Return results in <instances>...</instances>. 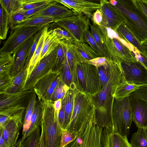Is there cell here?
<instances>
[{
    "mask_svg": "<svg viewBox=\"0 0 147 147\" xmlns=\"http://www.w3.org/2000/svg\"><path fill=\"white\" fill-rule=\"evenodd\" d=\"M66 102L65 96L62 99V106L58 114V121L60 125L63 129L65 117V106Z\"/></svg>",
    "mask_w": 147,
    "mask_h": 147,
    "instance_id": "obj_44",
    "label": "cell"
},
{
    "mask_svg": "<svg viewBox=\"0 0 147 147\" xmlns=\"http://www.w3.org/2000/svg\"><path fill=\"white\" fill-rule=\"evenodd\" d=\"M62 68V81L65 84H69L71 81V77L70 68L65 56Z\"/></svg>",
    "mask_w": 147,
    "mask_h": 147,
    "instance_id": "obj_43",
    "label": "cell"
},
{
    "mask_svg": "<svg viewBox=\"0 0 147 147\" xmlns=\"http://www.w3.org/2000/svg\"><path fill=\"white\" fill-rule=\"evenodd\" d=\"M100 80L102 83L103 85L107 84L109 80V78L106 76L104 77H100Z\"/></svg>",
    "mask_w": 147,
    "mask_h": 147,
    "instance_id": "obj_58",
    "label": "cell"
},
{
    "mask_svg": "<svg viewBox=\"0 0 147 147\" xmlns=\"http://www.w3.org/2000/svg\"><path fill=\"white\" fill-rule=\"evenodd\" d=\"M44 28L40 30L34 35L33 41L31 47L30 51L26 60L24 67L28 68L30 61L35 52L39 40L43 33Z\"/></svg>",
    "mask_w": 147,
    "mask_h": 147,
    "instance_id": "obj_39",
    "label": "cell"
},
{
    "mask_svg": "<svg viewBox=\"0 0 147 147\" xmlns=\"http://www.w3.org/2000/svg\"><path fill=\"white\" fill-rule=\"evenodd\" d=\"M116 32L121 37L137 49L141 54L147 57L145 48L128 28L124 22L120 25Z\"/></svg>",
    "mask_w": 147,
    "mask_h": 147,
    "instance_id": "obj_18",
    "label": "cell"
},
{
    "mask_svg": "<svg viewBox=\"0 0 147 147\" xmlns=\"http://www.w3.org/2000/svg\"><path fill=\"white\" fill-rule=\"evenodd\" d=\"M132 52L134 57L137 61L142 64L147 69V57L141 54L135 48L134 51Z\"/></svg>",
    "mask_w": 147,
    "mask_h": 147,
    "instance_id": "obj_45",
    "label": "cell"
},
{
    "mask_svg": "<svg viewBox=\"0 0 147 147\" xmlns=\"http://www.w3.org/2000/svg\"><path fill=\"white\" fill-rule=\"evenodd\" d=\"M55 33L52 32L48 36L44 43L41 51L40 61L51 53L57 47L60 42Z\"/></svg>",
    "mask_w": 147,
    "mask_h": 147,
    "instance_id": "obj_25",
    "label": "cell"
},
{
    "mask_svg": "<svg viewBox=\"0 0 147 147\" xmlns=\"http://www.w3.org/2000/svg\"><path fill=\"white\" fill-rule=\"evenodd\" d=\"M8 14L2 3L0 2V38L4 40L7 38L9 29Z\"/></svg>",
    "mask_w": 147,
    "mask_h": 147,
    "instance_id": "obj_29",
    "label": "cell"
},
{
    "mask_svg": "<svg viewBox=\"0 0 147 147\" xmlns=\"http://www.w3.org/2000/svg\"><path fill=\"white\" fill-rule=\"evenodd\" d=\"M35 93L33 88L17 93L0 94V115L14 121L20 130L28 106Z\"/></svg>",
    "mask_w": 147,
    "mask_h": 147,
    "instance_id": "obj_1",
    "label": "cell"
},
{
    "mask_svg": "<svg viewBox=\"0 0 147 147\" xmlns=\"http://www.w3.org/2000/svg\"><path fill=\"white\" fill-rule=\"evenodd\" d=\"M20 129L16 123L11 119L3 128V136L9 147H14L19 135Z\"/></svg>",
    "mask_w": 147,
    "mask_h": 147,
    "instance_id": "obj_19",
    "label": "cell"
},
{
    "mask_svg": "<svg viewBox=\"0 0 147 147\" xmlns=\"http://www.w3.org/2000/svg\"><path fill=\"white\" fill-rule=\"evenodd\" d=\"M60 71H51L35 84L33 88L39 100L44 98L51 100L55 90L51 87L52 84Z\"/></svg>",
    "mask_w": 147,
    "mask_h": 147,
    "instance_id": "obj_15",
    "label": "cell"
},
{
    "mask_svg": "<svg viewBox=\"0 0 147 147\" xmlns=\"http://www.w3.org/2000/svg\"><path fill=\"white\" fill-rule=\"evenodd\" d=\"M131 147H147V134L146 128H138L133 134L130 141Z\"/></svg>",
    "mask_w": 147,
    "mask_h": 147,
    "instance_id": "obj_26",
    "label": "cell"
},
{
    "mask_svg": "<svg viewBox=\"0 0 147 147\" xmlns=\"http://www.w3.org/2000/svg\"><path fill=\"white\" fill-rule=\"evenodd\" d=\"M46 26L21 27L11 30L0 49V57L12 55L28 39Z\"/></svg>",
    "mask_w": 147,
    "mask_h": 147,
    "instance_id": "obj_6",
    "label": "cell"
},
{
    "mask_svg": "<svg viewBox=\"0 0 147 147\" xmlns=\"http://www.w3.org/2000/svg\"><path fill=\"white\" fill-rule=\"evenodd\" d=\"M41 132L38 147H45V137L44 130L42 127L41 126Z\"/></svg>",
    "mask_w": 147,
    "mask_h": 147,
    "instance_id": "obj_54",
    "label": "cell"
},
{
    "mask_svg": "<svg viewBox=\"0 0 147 147\" xmlns=\"http://www.w3.org/2000/svg\"><path fill=\"white\" fill-rule=\"evenodd\" d=\"M57 21V20L53 18L46 17L28 18L25 21L15 25L11 28V29L13 30L16 28L21 27L45 26L50 23L55 22Z\"/></svg>",
    "mask_w": 147,
    "mask_h": 147,
    "instance_id": "obj_22",
    "label": "cell"
},
{
    "mask_svg": "<svg viewBox=\"0 0 147 147\" xmlns=\"http://www.w3.org/2000/svg\"><path fill=\"white\" fill-rule=\"evenodd\" d=\"M51 32L52 30H48V25L44 27L43 33L39 40L35 52L30 61L28 67L26 80L40 61L41 53L44 43L48 36Z\"/></svg>",
    "mask_w": 147,
    "mask_h": 147,
    "instance_id": "obj_20",
    "label": "cell"
},
{
    "mask_svg": "<svg viewBox=\"0 0 147 147\" xmlns=\"http://www.w3.org/2000/svg\"><path fill=\"white\" fill-rule=\"evenodd\" d=\"M83 40L84 42L88 44L95 52L102 57L98 47L89 29L87 30L84 32Z\"/></svg>",
    "mask_w": 147,
    "mask_h": 147,
    "instance_id": "obj_40",
    "label": "cell"
},
{
    "mask_svg": "<svg viewBox=\"0 0 147 147\" xmlns=\"http://www.w3.org/2000/svg\"><path fill=\"white\" fill-rule=\"evenodd\" d=\"M144 48H145V50L146 51V53H147V48H144Z\"/></svg>",
    "mask_w": 147,
    "mask_h": 147,
    "instance_id": "obj_61",
    "label": "cell"
},
{
    "mask_svg": "<svg viewBox=\"0 0 147 147\" xmlns=\"http://www.w3.org/2000/svg\"><path fill=\"white\" fill-rule=\"evenodd\" d=\"M13 77L11 75L0 76V94L5 93L11 85Z\"/></svg>",
    "mask_w": 147,
    "mask_h": 147,
    "instance_id": "obj_42",
    "label": "cell"
},
{
    "mask_svg": "<svg viewBox=\"0 0 147 147\" xmlns=\"http://www.w3.org/2000/svg\"><path fill=\"white\" fill-rule=\"evenodd\" d=\"M28 18L23 12L20 10L8 15L9 27L11 28L15 25L25 21Z\"/></svg>",
    "mask_w": 147,
    "mask_h": 147,
    "instance_id": "obj_33",
    "label": "cell"
},
{
    "mask_svg": "<svg viewBox=\"0 0 147 147\" xmlns=\"http://www.w3.org/2000/svg\"><path fill=\"white\" fill-rule=\"evenodd\" d=\"M113 6L124 20L128 28L140 42L147 43V17L132 0H118Z\"/></svg>",
    "mask_w": 147,
    "mask_h": 147,
    "instance_id": "obj_2",
    "label": "cell"
},
{
    "mask_svg": "<svg viewBox=\"0 0 147 147\" xmlns=\"http://www.w3.org/2000/svg\"><path fill=\"white\" fill-rule=\"evenodd\" d=\"M100 147H131L127 137L117 132L115 129L103 128L101 135Z\"/></svg>",
    "mask_w": 147,
    "mask_h": 147,
    "instance_id": "obj_13",
    "label": "cell"
},
{
    "mask_svg": "<svg viewBox=\"0 0 147 147\" xmlns=\"http://www.w3.org/2000/svg\"><path fill=\"white\" fill-rule=\"evenodd\" d=\"M134 3L147 17V0H132Z\"/></svg>",
    "mask_w": 147,
    "mask_h": 147,
    "instance_id": "obj_47",
    "label": "cell"
},
{
    "mask_svg": "<svg viewBox=\"0 0 147 147\" xmlns=\"http://www.w3.org/2000/svg\"><path fill=\"white\" fill-rule=\"evenodd\" d=\"M55 33L58 38L60 40H65L72 43L75 42L72 36L67 31L60 27L56 28L52 30Z\"/></svg>",
    "mask_w": 147,
    "mask_h": 147,
    "instance_id": "obj_41",
    "label": "cell"
},
{
    "mask_svg": "<svg viewBox=\"0 0 147 147\" xmlns=\"http://www.w3.org/2000/svg\"><path fill=\"white\" fill-rule=\"evenodd\" d=\"M102 34L105 57L113 61H138L132 52L119 39L118 33L111 28L98 26Z\"/></svg>",
    "mask_w": 147,
    "mask_h": 147,
    "instance_id": "obj_4",
    "label": "cell"
},
{
    "mask_svg": "<svg viewBox=\"0 0 147 147\" xmlns=\"http://www.w3.org/2000/svg\"><path fill=\"white\" fill-rule=\"evenodd\" d=\"M54 23L68 32L74 38L75 42H84V34L89 29L90 23L89 17L83 13L60 19Z\"/></svg>",
    "mask_w": 147,
    "mask_h": 147,
    "instance_id": "obj_7",
    "label": "cell"
},
{
    "mask_svg": "<svg viewBox=\"0 0 147 147\" xmlns=\"http://www.w3.org/2000/svg\"><path fill=\"white\" fill-rule=\"evenodd\" d=\"M3 128H0V147H9L5 142L3 136Z\"/></svg>",
    "mask_w": 147,
    "mask_h": 147,
    "instance_id": "obj_53",
    "label": "cell"
},
{
    "mask_svg": "<svg viewBox=\"0 0 147 147\" xmlns=\"http://www.w3.org/2000/svg\"><path fill=\"white\" fill-rule=\"evenodd\" d=\"M40 126H38L26 138L23 142V147H38L41 135Z\"/></svg>",
    "mask_w": 147,
    "mask_h": 147,
    "instance_id": "obj_32",
    "label": "cell"
},
{
    "mask_svg": "<svg viewBox=\"0 0 147 147\" xmlns=\"http://www.w3.org/2000/svg\"><path fill=\"white\" fill-rule=\"evenodd\" d=\"M55 1L76 13L85 14L91 19L94 13L100 8V3L88 0H56Z\"/></svg>",
    "mask_w": 147,
    "mask_h": 147,
    "instance_id": "obj_11",
    "label": "cell"
},
{
    "mask_svg": "<svg viewBox=\"0 0 147 147\" xmlns=\"http://www.w3.org/2000/svg\"><path fill=\"white\" fill-rule=\"evenodd\" d=\"M65 57V55L63 45L60 42L58 46L55 63L52 69L53 71H60L62 68Z\"/></svg>",
    "mask_w": 147,
    "mask_h": 147,
    "instance_id": "obj_34",
    "label": "cell"
},
{
    "mask_svg": "<svg viewBox=\"0 0 147 147\" xmlns=\"http://www.w3.org/2000/svg\"><path fill=\"white\" fill-rule=\"evenodd\" d=\"M0 115V128H4L11 119L7 116L1 115Z\"/></svg>",
    "mask_w": 147,
    "mask_h": 147,
    "instance_id": "obj_51",
    "label": "cell"
},
{
    "mask_svg": "<svg viewBox=\"0 0 147 147\" xmlns=\"http://www.w3.org/2000/svg\"><path fill=\"white\" fill-rule=\"evenodd\" d=\"M49 4L42 5L36 8L26 11H22L23 12L25 15L28 18L34 14L46 7L49 5Z\"/></svg>",
    "mask_w": 147,
    "mask_h": 147,
    "instance_id": "obj_49",
    "label": "cell"
},
{
    "mask_svg": "<svg viewBox=\"0 0 147 147\" xmlns=\"http://www.w3.org/2000/svg\"><path fill=\"white\" fill-rule=\"evenodd\" d=\"M23 141L20 139L18 141L14 147H23Z\"/></svg>",
    "mask_w": 147,
    "mask_h": 147,
    "instance_id": "obj_59",
    "label": "cell"
},
{
    "mask_svg": "<svg viewBox=\"0 0 147 147\" xmlns=\"http://www.w3.org/2000/svg\"><path fill=\"white\" fill-rule=\"evenodd\" d=\"M8 15L17 11L20 9L19 0H0Z\"/></svg>",
    "mask_w": 147,
    "mask_h": 147,
    "instance_id": "obj_38",
    "label": "cell"
},
{
    "mask_svg": "<svg viewBox=\"0 0 147 147\" xmlns=\"http://www.w3.org/2000/svg\"><path fill=\"white\" fill-rule=\"evenodd\" d=\"M64 147H80V146L76 138Z\"/></svg>",
    "mask_w": 147,
    "mask_h": 147,
    "instance_id": "obj_56",
    "label": "cell"
},
{
    "mask_svg": "<svg viewBox=\"0 0 147 147\" xmlns=\"http://www.w3.org/2000/svg\"><path fill=\"white\" fill-rule=\"evenodd\" d=\"M16 54L0 57V76L11 75Z\"/></svg>",
    "mask_w": 147,
    "mask_h": 147,
    "instance_id": "obj_28",
    "label": "cell"
},
{
    "mask_svg": "<svg viewBox=\"0 0 147 147\" xmlns=\"http://www.w3.org/2000/svg\"><path fill=\"white\" fill-rule=\"evenodd\" d=\"M104 68L103 67H102L101 66L99 69L98 74L100 77H104L106 76L105 71Z\"/></svg>",
    "mask_w": 147,
    "mask_h": 147,
    "instance_id": "obj_57",
    "label": "cell"
},
{
    "mask_svg": "<svg viewBox=\"0 0 147 147\" xmlns=\"http://www.w3.org/2000/svg\"><path fill=\"white\" fill-rule=\"evenodd\" d=\"M37 96L35 92L32 96L27 108L23 122L21 140L23 139L30 127L31 119L37 99Z\"/></svg>",
    "mask_w": 147,
    "mask_h": 147,
    "instance_id": "obj_27",
    "label": "cell"
},
{
    "mask_svg": "<svg viewBox=\"0 0 147 147\" xmlns=\"http://www.w3.org/2000/svg\"><path fill=\"white\" fill-rule=\"evenodd\" d=\"M34 35L26 40L15 53H16V55L11 73V75L12 77L22 69L24 67L33 41Z\"/></svg>",
    "mask_w": 147,
    "mask_h": 147,
    "instance_id": "obj_16",
    "label": "cell"
},
{
    "mask_svg": "<svg viewBox=\"0 0 147 147\" xmlns=\"http://www.w3.org/2000/svg\"><path fill=\"white\" fill-rule=\"evenodd\" d=\"M145 85L130 84L127 82L124 78L117 88L115 95L117 99L125 97L132 92Z\"/></svg>",
    "mask_w": 147,
    "mask_h": 147,
    "instance_id": "obj_24",
    "label": "cell"
},
{
    "mask_svg": "<svg viewBox=\"0 0 147 147\" xmlns=\"http://www.w3.org/2000/svg\"><path fill=\"white\" fill-rule=\"evenodd\" d=\"M53 105L55 112L58 114L62 106V99H60L55 101Z\"/></svg>",
    "mask_w": 147,
    "mask_h": 147,
    "instance_id": "obj_52",
    "label": "cell"
},
{
    "mask_svg": "<svg viewBox=\"0 0 147 147\" xmlns=\"http://www.w3.org/2000/svg\"><path fill=\"white\" fill-rule=\"evenodd\" d=\"M53 1V0H19V10L25 11L49 4Z\"/></svg>",
    "mask_w": 147,
    "mask_h": 147,
    "instance_id": "obj_30",
    "label": "cell"
},
{
    "mask_svg": "<svg viewBox=\"0 0 147 147\" xmlns=\"http://www.w3.org/2000/svg\"><path fill=\"white\" fill-rule=\"evenodd\" d=\"M28 73V68L23 69L13 77L12 83L6 92L8 93H15L20 92L24 90Z\"/></svg>",
    "mask_w": 147,
    "mask_h": 147,
    "instance_id": "obj_21",
    "label": "cell"
},
{
    "mask_svg": "<svg viewBox=\"0 0 147 147\" xmlns=\"http://www.w3.org/2000/svg\"><path fill=\"white\" fill-rule=\"evenodd\" d=\"M130 103L133 121L138 128H146L147 127V101L130 97Z\"/></svg>",
    "mask_w": 147,
    "mask_h": 147,
    "instance_id": "obj_14",
    "label": "cell"
},
{
    "mask_svg": "<svg viewBox=\"0 0 147 147\" xmlns=\"http://www.w3.org/2000/svg\"><path fill=\"white\" fill-rule=\"evenodd\" d=\"M108 89L109 86H107L100 93L99 95V98L101 101H104L106 99L107 97V93Z\"/></svg>",
    "mask_w": 147,
    "mask_h": 147,
    "instance_id": "obj_55",
    "label": "cell"
},
{
    "mask_svg": "<svg viewBox=\"0 0 147 147\" xmlns=\"http://www.w3.org/2000/svg\"><path fill=\"white\" fill-rule=\"evenodd\" d=\"M78 133L69 131L66 129L62 131L60 147H64L76 139Z\"/></svg>",
    "mask_w": 147,
    "mask_h": 147,
    "instance_id": "obj_37",
    "label": "cell"
},
{
    "mask_svg": "<svg viewBox=\"0 0 147 147\" xmlns=\"http://www.w3.org/2000/svg\"><path fill=\"white\" fill-rule=\"evenodd\" d=\"M124 78L128 83L147 85V69L138 61L121 62Z\"/></svg>",
    "mask_w": 147,
    "mask_h": 147,
    "instance_id": "obj_9",
    "label": "cell"
},
{
    "mask_svg": "<svg viewBox=\"0 0 147 147\" xmlns=\"http://www.w3.org/2000/svg\"><path fill=\"white\" fill-rule=\"evenodd\" d=\"M130 96L117 99L112 116L115 130L123 136L127 137L133 122L130 103Z\"/></svg>",
    "mask_w": 147,
    "mask_h": 147,
    "instance_id": "obj_5",
    "label": "cell"
},
{
    "mask_svg": "<svg viewBox=\"0 0 147 147\" xmlns=\"http://www.w3.org/2000/svg\"><path fill=\"white\" fill-rule=\"evenodd\" d=\"M100 4V10L102 16V21L100 26L111 28L116 31L120 25L124 22V19L109 1L101 0Z\"/></svg>",
    "mask_w": 147,
    "mask_h": 147,
    "instance_id": "obj_10",
    "label": "cell"
},
{
    "mask_svg": "<svg viewBox=\"0 0 147 147\" xmlns=\"http://www.w3.org/2000/svg\"><path fill=\"white\" fill-rule=\"evenodd\" d=\"M142 45L144 47L147 48V43H145Z\"/></svg>",
    "mask_w": 147,
    "mask_h": 147,
    "instance_id": "obj_60",
    "label": "cell"
},
{
    "mask_svg": "<svg viewBox=\"0 0 147 147\" xmlns=\"http://www.w3.org/2000/svg\"><path fill=\"white\" fill-rule=\"evenodd\" d=\"M39 100L42 111L40 126L44 130L45 147H60L63 129L59 123L58 114L55 112L54 102L44 98Z\"/></svg>",
    "mask_w": 147,
    "mask_h": 147,
    "instance_id": "obj_3",
    "label": "cell"
},
{
    "mask_svg": "<svg viewBox=\"0 0 147 147\" xmlns=\"http://www.w3.org/2000/svg\"><path fill=\"white\" fill-rule=\"evenodd\" d=\"M80 147H100V144L96 142L84 141L79 144Z\"/></svg>",
    "mask_w": 147,
    "mask_h": 147,
    "instance_id": "obj_50",
    "label": "cell"
},
{
    "mask_svg": "<svg viewBox=\"0 0 147 147\" xmlns=\"http://www.w3.org/2000/svg\"><path fill=\"white\" fill-rule=\"evenodd\" d=\"M70 46L74 56L78 63L86 62L101 57L85 42L71 43Z\"/></svg>",
    "mask_w": 147,
    "mask_h": 147,
    "instance_id": "obj_17",
    "label": "cell"
},
{
    "mask_svg": "<svg viewBox=\"0 0 147 147\" xmlns=\"http://www.w3.org/2000/svg\"><path fill=\"white\" fill-rule=\"evenodd\" d=\"M42 111L39 100L37 98L32 116L30 127L22 140L23 141L38 126H40L42 117Z\"/></svg>",
    "mask_w": 147,
    "mask_h": 147,
    "instance_id": "obj_23",
    "label": "cell"
},
{
    "mask_svg": "<svg viewBox=\"0 0 147 147\" xmlns=\"http://www.w3.org/2000/svg\"><path fill=\"white\" fill-rule=\"evenodd\" d=\"M107 59L105 57H99L86 62L96 67H100L103 66L107 62Z\"/></svg>",
    "mask_w": 147,
    "mask_h": 147,
    "instance_id": "obj_46",
    "label": "cell"
},
{
    "mask_svg": "<svg viewBox=\"0 0 147 147\" xmlns=\"http://www.w3.org/2000/svg\"><path fill=\"white\" fill-rule=\"evenodd\" d=\"M66 102L65 106V117L63 129H66L70 122L72 114V104L70 100V96L68 94H66Z\"/></svg>",
    "mask_w": 147,
    "mask_h": 147,
    "instance_id": "obj_35",
    "label": "cell"
},
{
    "mask_svg": "<svg viewBox=\"0 0 147 147\" xmlns=\"http://www.w3.org/2000/svg\"><path fill=\"white\" fill-rule=\"evenodd\" d=\"M91 20L98 26L101 24L102 21V16L100 9H98L94 13Z\"/></svg>",
    "mask_w": 147,
    "mask_h": 147,
    "instance_id": "obj_48",
    "label": "cell"
},
{
    "mask_svg": "<svg viewBox=\"0 0 147 147\" xmlns=\"http://www.w3.org/2000/svg\"><path fill=\"white\" fill-rule=\"evenodd\" d=\"M146 133H147V127L146 128Z\"/></svg>",
    "mask_w": 147,
    "mask_h": 147,
    "instance_id": "obj_62",
    "label": "cell"
},
{
    "mask_svg": "<svg viewBox=\"0 0 147 147\" xmlns=\"http://www.w3.org/2000/svg\"><path fill=\"white\" fill-rule=\"evenodd\" d=\"M61 4L54 0L46 7L29 18L46 17L53 18L57 21L77 14L63 5Z\"/></svg>",
    "mask_w": 147,
    "mask_h": 147,
    "instance_id": "obj_12",
    "label": "cell"
},
{
    "mask_svg": "<svg viewBox=\"0 0 147 147\" xmlns=\"http://www.w3.org/2000/svg\"><path fill=\"white\" fill-rule=\"evenodd\" d=\"M58 46L38 63L26 80L23 90L33 88L37 82L52 70L55 63Z\"/></svg>",
    "mask_w": 147,
    "mask_h": 147,
    "instance_id": "obj_8",
    "label": "cell"
},
{
    "mask_svg": "<svg viewBox=\"0 0 147 147\" xmlns=\"http://www.w3.org/2000/svg\"><path fill=\"white\" fill-rule=\"evenodd\" d=\"M90 24V31L100 50L102 57H105L103 49L102 34L99 26L92 21Z\"/></svg>",
    "mask_w": 147,
    "mask_h": 147,
    "instance_id": "obj_31",
    "label": "cell"
},
{
    "mask_svg": "<svg viewBox=\"0 0 147 147\" xmlns=\"http://www.w3.org/2000/svg\"><path fill=\"white\" fill-rule=\"evenodd\" d=\"M67 90L65 84L61 80L55 89L51 100L54 102L59 99H63L66 95Z\"/></svg>",
    "mask_w": 147,
    "mask_h": 147,
    "instance_id": "obj_36",
    "label": "cell"
}]
</instances>
